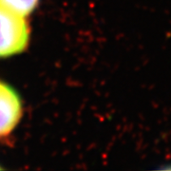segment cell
<instances>
[{
  "mask_svg": "<svg viewBox=\"0 0 171 171\" xmlns=\"http://www.w3.org/2000/svg\"><path fill=\"white\" fill-rule=\"evenodd\" d=\"M39 0H0V11L27 17L36 9Z\"/></svg>",
  "mask_w": 171,
  "mask_h": 171,
  "instance_id": "obj_3",
  "label": "cell"
},
{
  "mask_svg": "<svg viewBox=\"0 0 171 171\" xmlns=\"http://www.w3.org/2000/svg\"><path fill=\"white\" fill-rule=\"evenodd\" d=\"M30 42V27L26 17L0 11V58L20 53Z\"/></svg>",
  "mask_w": 171,
  "mask_h": 171,
  "instance_id": "obj_1",
  "label": "cell"
},
{
  "mask_svg": "<svg viewBox=\"0 0 171 171\" xmlns=\"http://www.w3.org/2000/svg\"><path fill=\"white\" fill-rule=\"evenodd\" d=\"M0 169H1V167H0Z\"/></svg>",
  "mask_w": 171,
  "mask_h": 171,
  "instance_id": "obj_5",
  "label": "cell"
},
{
  "mask_svg": "<svg viewBox=\"0 0 171 171\" xmlns=\"http://www.w3.org/2000/svg\"><path fill=\"white\" fill-rule=\"evenodd\" d=\"M22 102L16 91L0 81V139L8 137L21 120Z\"/></svg>",
  "mask_w": 171,
  "mask_h": 171,
  "instance_id": "obj_2",
  "label": "cell"
},
{
  "mask_svg": "<svg viewBox=\"0 0 171 171\" xmlns=\"http://www.w3.org/2000/svg\"><path fill=\"white\" fill-rule=\"evenodd\" d=\"M156 169H158V170H171V162L165 163L162 165H159Z\"/></svg>",
  "mask_w": 171,
  "mask_h": 171,
  "instance_id": "obj_4",
  "label": "cell"
}]
</instances>
